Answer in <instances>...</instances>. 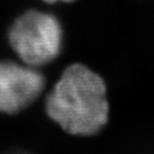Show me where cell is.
<instances>
[{"mask_svg":"<svg viewBox=\"0 0 154 154\" xmlns=\"http://www.w3.org/2000/svg\"><path fill=\"white\" fill-rule=\"evenodd\" d=\"M9 38L23 62L35 67L51 62L60 54L62 30L53 15L28 11L12 25Z\"/></svg>","mask_w":154,"mask_h":154,"instance_id":"2","label":"cell"},{"mask_svg":"<svg viewBox=\"0 0 154 154\" xmlns=\"http://www.w3.org/2000/svg\"><path fill=\"white\" fill-rule=\"evenodd\" d=\"M44 88L45 77L34 66L0 62V112H20L41 95Z\"/></svg>","mask_w":154,"mask_h":154,"instance_id":"3","label":"cell"},{"mask_svg":"<svg viewBox=\"0 0 154 154\" xmlns=\"http://www.w3.org/2000/svg\"><path fill=\"white\" fill-rule=\"evenodd\" d=\"M45 110L64 134L88 137L109 119L108 88L104 77L82 63L69 65L46 97Z\"/></svg>","mask_w":154,"mask_h":154,"instance_id":"1","label":"cell"},{"mask_svg":"<svg viewBox=\"0 0 154 154\" xmlns=\"http://www.w3.org/2000/svg\"><path fill=\"white\" fill-rule=\"evenodd\" d=\"M44 1H46L48 3H54L56 1H73V0H44Z\"/></svg>","mask_w":154,"mask_h":154,"instance_id":"4","label":"cell"}]
</instances>
